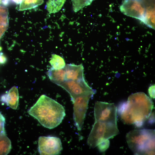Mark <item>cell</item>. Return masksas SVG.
I'll use <instances>...</instances> for the list:
<instances>
[{
  "label": "cell",
  "instance_id": "9a60e30c",
  "mask_svg": "<svg viewBox=\"0 0 155 155\" xmlns=\"http://www.w3.org/2000/svg\"><path fill=\"white\" fill-rule=\"evenodd\" d=\"M66 0H49L47 3L46 8L50 13H55L61 9Z\"/></svg>",
  "mask_w": 155,
  "mask_h": 155
},
{
  "label": "cell",
  "instance_id": "e0dca14e",
  "mask_svg": "<svg viewBox=\"0 0 155 155\" xmlns=\"http://www.w3.org/2000/svg\"><path fill=\"white\" fill-rule=\"evenodd\" d=\"M49 63L52 68L56 69H63L66 65L64 59L60 56L55 54L52 55Z\"/></svg>",
  "mask_w": 155,
  "mask_h": 155
},
{
  "label": "cell",
  "instance_id": "52a82bcc",
  "mask_svg": "<svg viewBox=\"0 0 155 155\" xmlns=\"http://www.w3.org/2000/svg\"><path fill=\"white\" fill-rule=\"evenodd\" d=\"M93 95H84L76 98L73 102V119L78 130L81 131L83 126L90 99Z\"/></svg>",
  "mask_w": 155,
  "mask_h": 155
},
{
  "label": "cell",
  "instance_id": "8fae6325",
  "mask_svg": "<svg viewBox=\"0 0 155 155\" xmlns=\"http://www.w3.org/2000/svg\"><path fill=\"white\" fill-rule=\"evenodd\" d=\"M19 99L18 87L14 86L12 87L7 93L1 96L0 100L11 108L16 110L18 108Z\"/></svg>",
  "mask_w": 155,
  "mask_h": 155
},
{
  "label": "cell",
  "instance_id": "7402d4cb",
  "mask_svg": "<svg viewBox=\"0 0 155 155\" xmlns=\"http://www.w3.org/2000/svg\"><path fill=\"white\" fill-rule=\"evenodd\" d=\"M7 61V59L3 53H0V64H5Z\"/></svg>",
  "mask_w": 155,
  "mask_h": 155
},
{
  "label": "cell",
  "instance_id": "7c38bea8",
  "mask_svg": "<svg viewBox=\"0 0 155 155\" xmlns=\"http://www.w3.org/2000/svg\"><path fill=\"white\" fill-rule=\"evenodd\" d=\"M46 73L51 81L59 86L66 80L65 67L59 69L52 68Z\"/></svg>",
  "mask_w": 155,
  "mask_h": 155
},
{
  "label": "cell",
  "instance_id": "8992f818",
  "mask_svg": "<svg viewBox=\"0 0 155 155\" xmlns=\"http://www.w3.org/2000/svg\"><path fill=\"white\" fill-rule=\"evenodd\" d=\"M69 94L73 102L77 97L82 95H92L96 90L89 86L85 80H66L59 86Z\"/></svg>",
  "mask_w": 155,
  "mask_h": 155
},
{
  "label": "cell",
  "instance_id": "277c9868",
  "mask_svg": "<svg viewBox=\"0 0 155 155\" xmlns=\"http://www.w3.org/2000/svg\"><path fill=\"white\" fill-rule=\"evenodd\" d=\"M119 133L117 123L95 121L87 140L91 148H94L104 141L112 138Z\"/></svg>",
  "mask_w": 155,
  "mask_h": 155
},
{
  "label": "cell",
  "instance_id": "d6986e66",
  "mask_svg": "<svg viewBox=\"0 0 155 155\" xmlns=\"http://www.w3.org/2000/svg\"><path fill=\"white\" fill-rule=\"evenodd\" d=\"M109 145V141L108 140H107L101 142L97 146L99 151L102 152L105 151L108 148Z\"/></svg>",
  "mask_w": 155,
  "mask_h": 155
},
{
  "label": "cell",
  "instance_id": "603a6c76",
  "mask_svg": "<svg viewBox=\"0 0 155 155\" xmlns=\"http://www.w3.org/2000/svg\"><path fill=\"white\" fill-rule=\"evenodd\" d=\"M22 0H11L12 2L17 4L20 3Z\"/></svg>",
  "mask_w": 155,
  "mask_h": 155
},
{
  "label": "cell",
  "instance_id": "ac0fdd59",
  "mask_svg": "<svg viewBox=\"0 0 155 155\" xmlns=\"http://www.w3.org/2000/svg\"><path fill=\"white\" fill-rule=\"evenodd\" d=\"M94 0H72L73 9L77 12L85 6L90 5Z\"/></svg>",
  "mask_w": 155,
  "mask_h": 155
},
{
  "label": "cell",
  "instance_id": "44dd1931",
  "mask_svg": "<svg viewBox=\"0 0 155 155\" xmlns=\"http://www.w3.org/2000/svg\"><path fill=\"white\" fill-rule=\"evenodd\" d=\"M148 91L150 96L152 98H155V85L150 86L149 87Z\"/></svg>",
  "mask_w": 155,
  "mask_h": 155
},
{
  "label": "cell",
  "instance_id": "4fadbf2b",
  "mask_svg": "<svg viewBox=\"0 0 155 155\" xmlns=\"http://www.w3.org/2000/svg\"><path fill=\"white\" fill-rule=\"evenodd\" d=\"M143 22L149 27L155 29V7L154 2L146 5V11Z\"/></svg>",
  "mask_w": 155,
  "mask_h": 155
},
{
  "label": "cell",
  "instance_id": "9c48e42d",
  "mask_svg": "<svg viewBox=\"0 0 155 155\" xmlns=\"http://www.w3.org/2000/svg\"><path fill=\"white\" fill-rule=\"evenodd\" d=\"M38 142V151L40 155H57L63 149L61 140L57 137L40 136Z\"/></svg>",
  "mask_w": 155,
  "mask_h": 155
},
{
  "label": "cell",
  "instance_id": "cb8c5ba5",
  "mask_svg": "<svg viewBox=\"0 0 155 155\" xmlns=\"http://www.w3.org/2000/svg\"><path fill=\"white\" fill-rule=\"evenodd\" d=\"M2 0H0V5L2 3Z\"/></svg>",
  "mask_w": 155,
  "mask_h": 155
},
{
  "label": "cell",
  "instance_id": "d4e9b609",
  "mask_svg": "<svg viewBox=\"0 0 155 155\" xmlns=\"http://www.w3.org/2000/svg\"><path fill=\"white\" fill-rule=\"evenodd\" d=\"M0 49H1L0 47Z\"/></svg>",
  "mask_w": 155,
  "mask_h": 155
},
{
  "label": "cell",
  "instance_id": "5bb4252c",
  "mask_svg": "<svg viewBox=\"0 0 155 155\" xmlns=\"http://www.w3.org/2000/svg\"><path fill=\"white\" fill-rule=\"evenodd\" d=\"M11 142L6 134L0 135V155H7L11 149Z\"/></svg>",
  "mask_w": 155,
  "mask_h": 155
},
{
  "label": "cell",
  "instance_id": "30bf717a",
  "mask_svg": "<svg viewBox=\"0 0 155 155\" xmlns=\"http://www.w3.org/2000/svg\"><path fill=\"white\" fill-rule=\"evenodd\" d=\"M66 80H85L84 68L82 64L75 65L67 64L65 67Z\"/></svg>",
  "mask_w": 155,
  "mask_h": 155
},
{
  "label": "cell",
  "instance_id": "3957f363",
  "mask_svg": "<svg viewBox=\"0 0 155 155\" xmlns=\"http://www.w3.org/2000/svg\"><path fill=\"white\" fill-rule=\"evenodd\" d=\"M155 130H132L127 133L126 141L135 155H154Z\"/></svg>",
  "mask_w": 155,
  "mask_h": 155
},
{
  "label": "cell",
  "instance_id": "5b68a950",
  "mask_svg": "<svg viewBox=\"0 0 155 155\" xmlns=\"http://www.w3.org/2000/svg\"><path fill=\"white\" fill-rule=\"evenodd\" d=\"M94 109L95 121L117 123V107L114 103L97 101Z\"/></svg>",
  "mask_w": 155,
  "mask_h": 155
},
{
  "label": "cell",
  "instance_id": "ba28073f",
  "mask_svg": "<svg viewBox=\"0 0 155 155\" xmlns=\"http://www.w3.org/2000/svg\"><path fill=\"white\" fill-rule=\"evenodd\" d=\"M146 9L144 0H123L120 7V11L124 14L139 20L142 22Z\"/></svg>",
  "mask_w": 155,
  "mask_h": 155
},
{
  "label": "cell",
  "instance_id": "6da1fadb",
  "mask_svg": "<svg viewBox=\"0 0 155 155\" xmlns=\"http://www.w3.org/2000/svg\"><path fill=\"white\" fill-rule=\"evenodd\" d=\"M154 104L152 100L143 92L131 95L127 101L120 103L117 112L125 124L142 127L151 115Z\"/></svg>",
  "mask_w": 155,
  "mask_h": 155
},
{
  "label": "cell",
  "instance_id": "7a4b0ae2",
  "mask_svg": "<svg viewBox=\"0 0 155 155\" xmlns=\"http://www.w3.org/2000/svg\"><path fill=\"white\" fill-rule=\"evenodd\" d=\"M28 113L42 125L49 129L59 125L66 115L62 105L44 94L40 96Z\"/></svg>",
  "mask_w": 155,
  "mask_h": 155
},
{
  "label": "cell",
  "instance_id": "2e32d148",
  "mask_svg": "<svg viewBox=\"0 0 155 155\" xmlns=\"http://www.w3.org/2000/svg\"><path fill=\"white\" fill-rule=\"evenodd\" d=\"M43 2L44 0H22L20 4L19 10L24 11L34 8Z\"/></svg>",
  "mask_w": 155,
  "mask_h": 155
},
{
  "label": "cell",
  "instance_id": "ffe728a7",
  "mask_svg": "<svg viewBox=\"0 0 155 155\" xmlns=\"http://www.w3.org/2000/svg\"><path fill=\"white\" fill-rule=\"evenodd\" d=\"M5 119L0 112V135L5 134Z\"/></svg>",
  "mask_w": 155,
  "mask_h": 155
}]
</instances>
